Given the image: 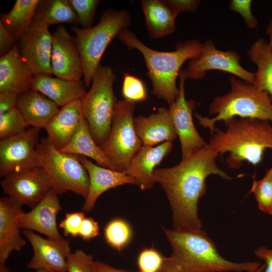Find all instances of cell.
Listing matches in <instances>:
<instances>
[{"instance_id": "52a82bcc", "label": "cell", "mask_w": 272, "mask_h": 272, "mask_svg": "<svg viewBox=\"0 0 272 272\" xmlns=\"http://www.w3.org/2000/svg\"><path fill=\"white\" fill-rule=\"evenodd\" d=\"M36 157L39 166L45 171L55 193L59 195L71 191L86 198L89 178L78 155L61 152L46 138H41L36 147Z\"/></svg>"}, {"instance_id": "4fadbf2b", "label": "cell", "mask_w": 272, "mask_h": 272, "mask_svg": "<svg viewBox=\"0 0 272 272\" xmlns=\"http://www.w3.org/2000/svg\"><path fill=\"white\" fill-rule=\"evenodd\" d=\"M178 77L179 95L168 108L179 139L182 159H185L208 143L198 133L193 123L192 113L196 103L185 98L184 86L187 78L185 69L180 70Z\"/></svg>"}, {"instance_id": "f35d334b", "label": "cell", "mask_w": 272, "mask_h": 272, "mask_svg": "<svg viewBox=\"0 0 272 272\" xmlns=\"http://www.w3.org/2000/svg\"><path fill=\"white\" fill-rule=\"evenodd\" d=\"M251 3V0H232L229 9L239 14L243 18L246 25L248 28L253 29L257 26L258 20L252 13Z\"/></svg>"}, {"instance_id": "277c9868", "label": "cell", "mask_w": 272, "mask_h": 272, "mask_svg": "<svg viewBox=\"0 0 272 272\" xmlns=\"http://www.w3.org/2000/svg\"><path fill=\"white\" fill-rule=\"evenodd\" d=\"M172 252L169 258L181 272H255L261 263L226 259L202 229L182 231L162 227Z\"/></svg>"}, {"instance_id": "ba28073f", "label": "cell", "mask_w": 272, "mask_h": 272, "mask_svg": "<svg viewBox=\"0 0 272 272\" xmlns=\"http://www.w3.org/2000/svg\"><path fill=\"white\" fill-rule=\"evenodd\" d=\"M116 76L111 66L100 65L90 89L81 100L83 114L99 146L108 137L117 100L113 91Z\"/></svg>"}, {"instance_id": "f1b7e54d", "label": "cell", "mask_w": 272, "mask_h": 272, "mask_svg": "<svg viewBox=\"0 0 272 272\" xmlns=\"http://www.w3.org/2000/svg\"><path fill=\"white\" fill-rule=\"evenodd\" d=\"M39 0H17L7 14L1 15L0 23L18 42L32 24Z\"/></svg>"}, {"instance_id": "8d00e7d4", "label": "cell", "mask_w": 272, "mask_h": 272, "mask_svg": "<svg viewBox=\"0 0 272 272\" xmlns=\"http://www.w3.org/2000/svg\"><path fill=\"white\" fill-rule=\"evenodd\" d=\"M93 256L81 249L71 252L66 259V272H93Z\"/></svg>"}, {"instance_id": "d4e9b609", "label": "cell", "mask_w": 272, "mask_h": 272, "mask_svg": "<svg viewBox=\"0 0 272 272\" xmlns=\"http://www.w3.org/2000/svg\"><path fill=\"white\" fill-rule=\"evenodd\" d=\"M59 107L44 94L30 89L19 96L16 108L29 126L44 128Z\"/></svg>"}, {"instance_id": "5b68a950", "label": "cell", "mask_w": 272, "mask_h": 272, "mask_svg": "<svg viewBox=\"0 0 272 272\" xmlns=\"http://www.w3.org/2000/svg\"><path fill=\"white\" fill-rule=\"evenodd\" d=\"M230 91L217 96L211 103L209 112L213 117L194 115L198 123L210 130H216L215 123L233 117L255 118L272 122V98L253 84L232 76L229 78Z\"/></svg>"}, {"instance_id": "30bf717a", "label": "cell", "mask_w": 272, "mask_h": 272, "mask_svg": "<svg viewBox=\"0 0 272 272\" xmlns=\"http://www.w3.org/2000/svg\"><path fill=\"white\" fill-rule=\"evenodd\" d=\"M40 128L31 127L17 135L0 140V176L39 167L36 149Z\"/></svg>"}, {"instance_id": "74e56055", "label": "cell", "mask_w": 272, "mask_h": 272, "mask_svg": "<svg viewBox=\"0 0 272 272\" xmlns=\"http://www.w3.org/2000/svg\"><path fill=\"white\" fill-rule=\"evenodd\" d=\"M85 217L83 212L67 213L58 226L62 230L65 236L77 237L79 235L80 229Z\"/></svg>"}, {"instance_id": "9c48e42d", "label": "cell", "mask_w": 272, "mask_h": 272, "mask_svg": "<svg viewBox=\"0 0 272 272\" xmlns=\"http://www.w3.org/2000/svg\"><path fill=\"white\" fill-rule=\"evenodd\" d=\"M135 103L117 101L109 134L100 146L117 171H124L131 159L143 146L134 126Z\"/></svg>"}, {"instance_id": "83f0119b", "label": "cell", "mask_w": 272, "mask_h": 272, "mask_svg": "<svg viewBox=\"0 0 272 272\" xmlns=\"http://www.w3.org/2000/svg\"><path fill=\"white\" fill-rule=\"evenodd\" d=\"M247 55L257 68L253 85L272 98V49L268 42L258 39L248 50Z\"/></svg>"}, {"instance_id": "bcb514c9", "label": "cell", "mask_w": 272, "mask_h": 272, "mask_svg": "<svg viewBox=\"0 0 272 272\" xmlns=\"http://www.w3.org/2000/svg\"><path fill=\"white\" fill-rule=\"evenodd\" d=\"M160 272H181L170 260L165 257V261Z\"/></svg>"}, {"instance_id": "d6986e66", "label": "cell", "mask_w": 272, "mask_h": 272, "mask_svg": "<svg viewBox=\"0 0 272 272\" xmlns=\"http://www.w3.org/2000/svg\"><path fill=\"white\" fill-rule=\"evenodd\" d=\"M89 178V187L83 211L89 212L100 195L107 190L125 184H135L134 179L124 171L106 168L95 164L86 157L78 156Z\"/></svg>"}, {"instance_id": "7c38bea8", "label": "cell", "mask_w": 272, "mask_h": 272, "mask_svg": "<svg viewBox=\"0 0 272 272\" xmlns=\"http://www.w3.org/2000/svg\"><path fill=\"white\" fill-rule=\"evenodd\" d=\"M1 185L4 193L17 205L31 208L38 204L52 189L47 174L40 167L4 177Z\"/></svg>"}, {"instance_id": "60d3db41", "label": "cell", "mask_w": 272, "mask_h": 272, "mask_svg": "<svg viewBox=\"0 0 272 272\" xmlns=\"http://www.w3.org/2000/svg\"><path fill=\"white\" fill-rule=\"evenodd\" d=\"M99 235L98 223L92 217H85L81 225L79 236L84 240H90Z\"/></svg>"}, {"instance_id": "8fae6325", "label": "cell", "mask_w": 272, "mask_h": 272, "mask_svg": "<svg viewBox=\"0 0 272 272\" xmlns=\"http://www.w3.org/2000/svg\"><path fill=\"white\" fill-rule=\"evenodd\" d=\"M241 56L234 50L223 51L216 48L212 40L207 39L202 43L199 57L189 62L186 69L187 78L202 79L209 71L227 72L239 79L253 84L254 73L248 71L240 63Z\"/></svg>"}, {"instance_id": "2e32d148", "label": "cell", "mask_w": 272, "mask_h": 272, "mask_svg": "<svg viewBox=\"0 0 272 272\" xmlns=\"http://www.w3.org/2000/svg\"><path fill=\"white\" fill-rule=\"evenodd\" d=\"M23 233L33 251L29 268L66 272V259L72 252L69 240L43 238L29 230H24Z\"/></svg>"}, {"instance_id": "c3c4849f", "label": "cell", "mask_w": 272, "mask_h": 272, "mask_svg": "<svg viewBox=\"0 0 272 272\" xmlns=\"http://www.w3.org/2000/svg\"><path fill=\"white\" fill-rule=\"evenodd\" d=\"M0 272H11L6 264L0 265Z\"/></svg>"}, {"instance_id": "ee69618b", "label": "cell", "mask_w": 272, "mask_h": 272, "mask_svg": "<svg viewBox=\"0 0 272 272\" xmlns=\"http://www.w3.org/2000/svg\"><path fill=\"white\" fill-rule=\"evenodd\" d=\"M255 255L265 262V267L263 272H272V248L261 246L255 250Z\"/></svg>"}, {"instance_id": "ab89813d", "label": "cell", "mask_w": 272, "mask_h": 272, "mask_svg": "<svg viewBox=\"0 0 272 272\" xmlns=\"http://www.w3.org/2000/svg\"><path fill=\"white\" fill-rule=\"evenodd\" d=\"M162 1L168 8L177 15L182 12H195L200 4V1L198 0H162Z\"/></svg>"}, {"instance_id": "7402d4cb", "label": "cell", "mask_w": 272, "mask_h": 272, "mask_svg": "<svg viewBox=\"0 0 272 272\" xmlns=\"http://www.w3.org/2000/svg\"><path fill=\"white\" fill-rule=\"evenodd\" d=\"M84 117L81 100L60 107L44 128L47 140L54 148L61 150L71 141Z\"/></svg>"}, {"instance_id": "e575fe53", "label": "cell", "mask_w": 272, "mask_h": 272, "mask_svg": "<svg viewBox=\"0 0 272 272\" xmlns=\"http://www.w3.org/2000/svg\"><path fill=\"white\" fill-rule=\"evenodd\" d=\"M69 3L77 14L79 24L82 28L92 26L99 0H69Z\"/></svg>"}, {"instance_id": "8992f818", "label": "cell", "mask_w": 272, "mask_h": 272, "mask_svg": "<svg viewBox=\"0 0 272 272\" xmlns=\"http://www.w3.org/2000/svg\"><path fill=\"white\" fill-rule=\"evenodd\" d=\"M131 23L129 13L125 10H106L95 26L83 29L73 26L82 56L84 81L89 87L108 45L123 29Z\"/></svg>"}, {"instance_id": "ac0fdd59", "label": "cell", "mask_w": 272, "mask_h": 272, "mask_svg": "<svg viewBox=\"0 0 272 272\" xmlns=\"http://www.w3.org/2000/svg\"><path fill=\"white\" fill-rule=\"evenodd\" d=\"M61 210L58 195L51 189L38 204L21 217L20 226L22 229L36 232L47 238L63 239L56 223L57 216Z\"/></svg>"}, {"instance_id": "816d5d0a", "label": "cell", "mask_w": 272, "mask_h": 272, "mask_svg": "<svg viewBox=\"0 0 272 272\" xmlns=\"http://www.w3.org/2000/svg\"><path fill=\"white\" fill-rule=\"evenodd\" d=\"M269 215H271L272 216V204L271 205V207H270V210H269Z\"/></svg>"}, {"instance_id": "ffe728a7", "label": "cell", "mask_w": 272, "mask_h": 272, "mask_svg": "<svg viewBox=\"0 0 272 272\" xmlns=\"http://www.w3.org/2000/svg\"><path fill=\"white\" fill-rule=\"evenodd\" d=\"M173 149L172 142H166L157 146H142L131 159L124 172L132 177L141 190L153 188L155 183L153 173Z\"/></svg>"}, {"instance_id": "d6a6232c", "label": "cell", "mask_w": 272, "mask_h": 272, "mask_svg": "<svg viewBox=\"0 0 272 272\" xmlns=\"http://www.w3.org/2000/svg\"><path fill=\"white\" fill-rule=\"evenodd\" d=\"M249 193L254 195L259 209L268 214L272 204V166L261 179H254Z\"/></svg>"}, {"instance_id": "f546056e", "label": "cell", "mask_w": 272, "mask_h": 272, "mask_svg": "<svg viewBox=\"0 0 272 272\" xmlns=\"http://www.w3.org/2000/svg\"><path fill=\"white\" fill-rule=\"evenodd\" d=\"M33 21L40 22L48 27L61 23L79 24L77 14L69 0H39Z\"/></svg>"}, {"instance_id": "5bb4252c", "label": "cell", "mask_w": 272, "mask_h": 272, "mask_svg": "<svg viewBox=\"0 0 272 272\" xmlns=\"http://www.w3.org/2000/svg\"><path fill=\"white\" fill-rule=\"evenodd\" d=\"M18 42L21 56L34 76L39 74L51 76L53 36L48 27L33 21Z\"/></svg>"}, {"instance_id": "7bdbcfd3", "label": "cell", "mask_w": 272, "mask_h": 272, "mask_svg": "<svg viewBox=\"0 0 272 272\" xmlns=\"http://www.w3.org/2000/svg\"><path fill=\"white\" fill-rule=\"evenodd\" d=\"M12 35L0 23V55L2 56L10 52L17 44Z\"/></svg>"}, {"instance_id": "9a60e30c", "label": "cell", "mask_w": 272, "mask_h": 272, "mask_svg": "<svg viewBox=\"0 0 272 272\" xmlns=\"http://www.w3.org/2000/svg\"><path fill=\"white\" fill-rule=\"evenodd\" d=\"M52 36V74L65 80L81 81L84 77L83 62L76 37L64 26L57 27Z\"/></svg>"}, {"instance_id": "f6af8a7d", "label": "cell", "mask_w": 272, "mask_h": 272, "mask_svg": "<svg viewBox=\"0 0 272 272\" xmlns=\"http://www.w3.org/2000/svg\"><path fill=\"white\" fill-rule=\"evenodd\" d=\"M93 272H129L127 270L117 268L100 261H94Z\"/></svg>"}, {"instance_id": "b9f144b4", "label": "cell", "mask_w": 272, "mask_h": 272, "mask_svg": "<svg viewBox=\"0 0 272 272\" xmlns=\"http://www.w3.org/2000/svg\"><path fill=\"white\" fill-rule=\"evenodd\" d=\"M19 96L11 92H0V116L17 106Z\"/></svg>"}, {"instance_id": "e0dca14e", "label": "cell", "mask_w": 272, "mask_h": 272, "mask_svg": "<svg viewBox=\"0 0 272 272\" xmlns=\"http://www.w3.org/2000/svg\"><path fill=\"white\" fill-rule=\"evenodd\" d=\"M24 213L9 196L0 198V265L6 264L12 252L19 251L26 245L20 226Z\"/></svg>"}, {"instance_id": "3957f363", "label": "cell", "mask_w": 272, "mask_h": 272, "mask_svg": "<svg viewBox=\"0 0 272 272\" xmlns=\"http://www.w3.org/2000/svg\"><path fill=\"white\" fill-rule=\"evenodd\" d=\"M224 122L225 129L216 128L209 144L219 155L229 153L226 162L230 168L238 169L244 161L257 165L265 150L272 149V122L233 117Z\"/></svg>"}, {"instance_id": "7a4b0ae2", "label": "cell", "mask_w": 272, "mask_h": 272, "mask_svg": "<svg viewBox=\"0 0 272 272\" xmlns=\"http://www.w3.org/2000/svg\"><path fill=\"white\" fill-rule=\"evenodd\" d=\"M117 37L129 50L135 49L143 55L152 86L151 93L169 105L174 103L179 94L176 79L181 67L187 60L199 57L202 43L192 39L178 42L173 51H162L145 45L128 28L122 30Z\"/></svg>"}, {"instance_id": "44dd1931", "label": "cell", "mask_w": 272, "mask_h": 272, "mask_svg": "<svg viewBox=\"0 0 272 272\" xmlns=\"http://www.w3.org/2000/svg\"><path fill=\"white\" fill-rule=\"evenodd\" d=\"M135 132L143 146L154 147L177 138V132L168 108L161 107L148 116L134 117Z\"/></svg>"}, {"instance_id": "d590c367", "label": "cell", "mask_w": 272, "mask_h": 272, "mask_svg": "<svg viewBox=\"0 0 272 272\" xmlns=\"http://www.w3.org/2000/svg\"><path fill=\"white\" fill-rule=\"evenodd\" d=\"M165 259L157 249L153 247L144 249L138 257L139 272H160Z\"/></svg>"}, {"instance_id": "7dc6e473", "label": "cell", "mask_w": 272, "mask_h": 272, "mask_svg": "<svg viewBox=\"0 0 272 272\" xmlns=\"http://www.w3.org/2000/svg\"><path fill=\"white\" fill-rule=\"evenodd\" d=\"M266 34L269 36L268 43L272 49V18L267 26L266 29Z\"/></svg>"}, {"instance_id": "6da1fadb", "label": "cell", "mask_w": 272, "mask_h": 272, "mask_svg": "<svg viewBox=\"0 0 272 272\" xmlns=\"http://www.w3.org/2000/svg\"><path fill=\"white\" fill-rule=\"evenodd\" d=\"M219 155L208 143L173 167L154 170V182L160 184L171 207L173 229H202L198 202L206 192L207 178L215 174L223 179H232L217 166L216 159Z\"/></svg>"}, {"instance_id": "484cf974", "label": "cell", "mask_w": 272, "mask_h": 272, "mask_svg": "<svg viewBox=\"0 0 272 272\" xmlns=\"http://www.w3.org/2000/svg\"><path fill=\"white\" fill-rule=\"evenodd\" d=\"M59 151L63 153L89 157L100 166L117 171L100 146L94 141L88 123L84 117L71 141Z\"/></svg>"}, {"instance_id": "cb8c5ba5", "label": "cell", "mask_w": 272, "mask_h": 272, "mask_svg": "<svg viewBox=\"0 0 272 272\" xmlns=\"http://www.w3.org/2000/svg\"><path fill=\"white\" fill-rule=\"evenodd\" d=\"M83 81H68L46 74L34 76L31 89L41 93L59 107L81 100L87 91Z\"/></svg>"}, {"instance_id": "681fc988", "label": "cell", "mask_w": 272, "mask_h": 272, "mask_svg": "<svg viewBox=\"0 0 272 272\" xmlns=\"http://www.w3.org/2000/svg\"><path fill=\"white\" fill-rule=\"evenodd\" d=\"M265 267V264H261V265L255 271V272H263Z\"/></svg>"}, {"instance_id": "4dcf8cb0", "label": "cell", "mask_w": 272, "mask_h": 272, "mask_svg": "<svg viewBox=\"0 0 272 272\" xmlns=\"http://www.w3.org/2000/svg\"><path fill=\"white\" fill-rule=\"evenodd\" d=\"M132 235L130 225L121 218L111 220L104 228L106 242L119 252L128 244L131 240Z\"/></svg>"}, {"instance_id": "4316f807", "label": "cell", "mask_w": 272, "mask_h": 272, "mask_svg": "<svg viewBox=\"0 0 272 272\" xmlns=\"http://www.w3.org/2000/svg\"><path fill=\"white\" fill-rule=\"evenodd\" d=\"M141 6L144 14L149 35L160 38L173 33L177 16L162 0H142Z\"/></svg>"}, {"instance_id": "1f68e13d", "label": "cell", "mask_w": 272, "mask_h": 272, "mask_svg": "<svg viewBox=\"0 0 272 272\" xmlns=\"http://www.w3.org/2000/svg\"><path fill=\"white\" fill-rule=\"evenodd\" d=\"M29 127L21 112L14 108L0 116V140L17 135Z\"/></svg>"}, {"instance_id": "603a6c76", "label": "cell", "mask_w": 272, "mask_h": 272, "mask_svg": "<svg viewBox=\"0 0 272 272\" xmlns=\"http://www.w3.org/2000/svg\"><path fill=\"white\" fill-rule=\"evenodd\" d=\"M34 75L23 59L18 44L0 58V92L18 95L31 89Z\"/></svg>"}, {"instance_id": "836d02e7", "label": "cell", "mask_w": 272, "mask_h": 272, "mask_svg": "<svg viewBox=\"0 0 272 272\" xmlns=\"http://www.w3.org/2000/svg\"><path fill=\"white\" fill-rule=\"evenodd\" d=\"M121 93L124 100L133 102L147 99V90L143 81L128 73H124Z\"/></svg>"}, {"instance_id": "f907efd6", "label": "cell", "mask_w": 272, "mask_h": 272, "mask_svg": "<svg viewBox=\"0 0 272 272\" xmlns=\"http://www.w3.org/2000/svg\"><path fill=\"white\" fill-rule=\"evenodd\" d=\"M36 272H60V271L48 270V269H38V270H36Z\"/></svg>"}]
</instances>
